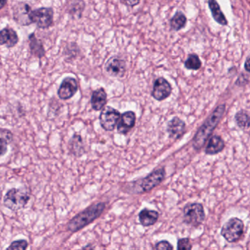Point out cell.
<instances>
[{
  "label": "cell",
  "instance_id": "cell-16",
  "mask_svg": "<svg viewBox=\"0 0 250 250\" xmlns=\"http://www.w3.org/2000/svg\"><path fill=\"white\" fill-rule=\"evenodd\" d=\"M19 36L17 32L11 28L5 27L1 30L0 43L7 48H13L18 43Z\"/></svg>",
  "mask_w": 250,
  "mask_h": 250
},
{
  "label": "cell",
  "instance_id": "cell-32",
  "mask_svg": "<svg viewBox=\"0 0 250 250\" xmlns=\"http://www.w3.org/2000/svg\"><path fill=\"white\" fill-rule=\"evenodd\" d=\"M7 2H8V0H1L0 1V4H1V8H5V5H6Z\"/></svg>",
  "mask_w": 250,
  "mask_h": 250
},
{
  "label": "cell",
  "instance_id": "cell-20",
  "mask_svg": "<svg viewBox=\"0 0 250 250\" xmlns=\"http://www.w3.org/2000/svg\"><path fill=\"white\" fill-rule=\"evenodd\" d=\"M29 46H30V52L32 55L36 58L42 59L46 55L44 46L42 41L37 39L35 33H32L29 36Z\"/></svg>",
  "mask_w": 250,
  "mask_h": 250
},
{
  "label": "cell",
  "instance_id": "cell-12",
  "mask_svg": "<svg viewBox=\"0 0 250 250\" xmlns=\"http://www.w3.org/2000/svg\"><path fill=\"white\" fill-rule=\"evenodd\" d=\"M79 89L78 82L74 77H68L61 83L58 90V95L61 100H68L77 93Z\"/></svg>",
  "mask_w": 250,
  "mask_h": 250
},
{
  "label": "cell",
  "instance_id": "cell-4",
  "mask_svg": "<svg viewBox=\"0 0 250 250\" xmlns=\"http://www.w3.org/2000/svg\"><path fill=\"white\" fill-rule=\"evenodd\" d=\"M30 200L28 190L24 188H13L7 191L3 202L5 207L13 211H18L25 208Z\"/></svg>",
  "mask_w": 250,
  "mask_h": 250
},
{
  "label": "cell",
  "instance_id": "cell-3",
  "mask_svg": "<svg viewBox=\"0 0 250 250\" xmlns=\"http://www.w3.org/2000/svg\"><path fill=\"white\" fill-rule=\"evenodd\" d=\"M166 172L165 168H158L152 171L147 176L141 179L137 180L136 181L130 183V192L140 194V193L148 192L153 188L162 184V181L165 179Z\"/></svg>",
  "mask_w": 250,
  "mask_h": 250
},
{
  "label": "cell",
  "instance_id": "cell-11",
  "mask_svg": "<svg viewBox=\"0 0 250 250\" xmlns=\"http://www.w3.org/2000/svg\"><path fill=\"white\" fill-rule=\"evenodd\" d=\"M105 71L111 77L122 78L126 71V62L120 57H112L105 64Z\"/></svg>",
  "mask_w": 250,
  "mask_h": 250
},
{
  "label": "cell",
  "instance_id": "cell-6",
  "mask_svg": "<svg viewBox=\"0 0 250 250\" xmlns=\"http://www.w3.org/2000/svg\"><path fill=\"white\" fill-rule=\"evenodd\" d=\"M184 220L193 227L201 225L206 218L204 208L201 203H188L184 207Z\"/></svg>",
  "mask_w": 250,
  "mask_h": 250
},
{
  "label": "cell",
  "instance_id": "cell-28",
  "mask_svg": "<svg viewBox=\"0 0 250 250\" xmlns=\"http://www.w3.org/2000/svg\"><path fill=\"white\" fill-rule=\"evenodd\" d=\"M178 250H190L192 249V246H191V243H190L189 238H181V239L178 240V247H177Z\"/></svg>",
  "mask_w": 250,
  "mask_h": 250
},
{
  "label": "cell",
  "instance_id": "cell-27",
  "mask_svg": "<svg viewBox=\"0 0 250 250\" xmlns=\"http://www.w3.org/2000/svg\"><path fill=\"white\" fill-rule=\"evenodd\" d=\"M28 247V242L26 240L20 239L14 241L11 243V245L8 247V250H24Z\"/></svg>",
  "mask_w": 250,
  "mask_h": 250
},
{
  "label": "cell",
  "instance_id": "cell-23",
  "mask_svg": "<svg viewBox=\"0 0 250 250\" xmlns=\"http://www.w3.org/2000/svg\"><path fill=\"white\" fill-rule=\"evenodd\" d=\"M187 21V17L181 11H178L171 19L170 21H169V24H170L172 30L179 31L185 27Z\"/></svg>",
  "mask_w": 250,
  "mask_h": 250
},
{
  "label": "cell",
  "instance_id": "cell-25",
  "mask_svg": "<svg viewBox=\"0 0 250 250\" xmlns=\"http://www.w3.org/2000/svg\"><path fill=\"white\" fill-rule=\"evenodd\" d=\"M237 125L241 129H247L250 127V116L245 111H240L235 117Z\"/></svg>",
  "mask_w": 250,
  "mask_h": 250
},
{
  "label": "cell",
  "instance_id": "cell-5",
  "mask_svg": "<svg viewBox=\"0 0 250 250\" xmlns=\"http://www.w3.org/2000/svg\"><path fill=\"white\" fill-rule=\"evenodd\" d=\"M244 230V222L238 218H232L222 227L221 235L228 242L235 243L242 237Z\"/></svg>",
  "mask_w": 250,
  "mask_h": 250
},
{
  "label": "cell",
  "instance_id": "cell-10",
  "mask_svg": "<svg viewBox=\"0 0 250 250\" xmlns=\"http://www.w3.org/2000/svg\"><path fill=\"white\" fill-rule=\"evenodd\" d=\"M172 90V86L169 82L163 77H159L153 83L151 96L156 101L162 102L170 96Z\"/></svg>",
  "mask_w": 250,
  "mask_h": 250
},
{
  "label": "cell",
  "instance_id": "cell-31",
  "mask_svg": "<svg viewBox=\"0 0 250 250\" xmlns=\"http://www.w3.org/2000/svg\"><path fill=\"white\" fill-rule=\"evenodd\" d=\"M244 69L248 73H250V55L246 60L244 62Z\"/></svg>",
  "mask_w": 250,
  "mask_h": 250
},
{
  "label": "cell",
  "instance_id": "cell-22",
  "mask_svg": "<svg viewBox=\"0 0 250 250\" xmlns=\"http://www.w3.org/2000/svg\"><path fill=\"white\" fill-rule=\"evenodd\" d=\"M208 4L209 9L211 12L212 17L213 20L222 26L228 25V21L226 17L224 15L223 12L221 10L216 0H208Z\"/></svg>",
  "mask_w": 250,
  "mask_h": 250
},
{
  "label": "cell",
  "instance_id": "cell-15",
  "mask_svg": "<svg viewBox=\"0 0 250 250\" xmlns=\"http://www.w3.org/2000/svg\"><path fill=\"white\" fill-rule=\"evenodd\" d=\"M106 102H107V94L103 87H101L93 92L90 103L93 110H102L106 106Z\"/></svg>",
  "mask_w": 250,
  "mask_h": 250
},
{
  "label": "cell",
  "instance_id": "cell-8",
  "mask_svg": "<svg viewBox=\"0 0 250 250\" xmlns=\"http://www.w3.org/2000/svg\"><path fill=\"white\" fill-rule=\"evenodd\" d=\"M121 117L119 111L112 106H106L102 109L99 116L101 125L105 131H113L118 125Z\"/></svg>",
  "mask_w": 250,
  "mask_h": 250
},
{
  "label": "cell",
  "instance_id": "cell-17",
  "mask_svg": "<svg viewBox=\"0 0 250 250\" xmlns=\"http://www.w3.org/2000/svg\"><path fill=\"white\" fill-rule=\"evenodd\" d=\"M68 146H69L70 153L77 157H81L86 153L84 141L80 134H74L69 140Z\"/></svg>",
  "mask_w": 250,
  "mask_h": 250
},
{
  "label": "cell",
  "instance_id": "cell-14",
  "mask_svg": "<svg viewBox=\"0 0 250 250\" xmlns=\"http://www.w3.org/2000/svg\"><path fill=\"white\" fill-rule=\"evenodd\" d=\"M167 131L171 139L178 140L185 134L186 124L178 117H174L168 122Z\"/></svg>",
  "mask_w": 250,
  "mask_h": 250
},
{
  "label": "cell",
  "instance_id": "cell-18",
  "mask_svg": "<svg viewBox=\"0 0 250 250\" xmlns=\"http://www.w3.org/2000/svg\"><path fill=\"white\" fill-rule=\"evenodd\" d=\"M159 218V212L148 208H144L139 213V221L144 227L155 225Z\"/></svg>",
  "mask_w": 250,
  "mask_h": 250
},
{
  "label": "cell",
  "instance_id": "cell-29",
  "mask_svg": "<svg viewBox=\"0 0 250 250\" xmlns=\"http://www.w3.org/2000/svg\"><path fill=\"white\" fill-rule=\"evenodd\" d=\"M155 250H173V247L167 241H161L156 243L154 247Z\"/></svg>",
  "mask_w": 250,
  "mask_h": 250
},
{
  "label": "cell",
  "instance_id": "cell-7",
  "mask_svg": "<svg viewBox=\"0 0 250 250\" xmlns=\"http://www.w3.org/2000/svg\"><path fill=\"white\" fill-rule=\"evenodd\" d=\"M54 10L52 8H40L32 11L30 20L40 29L49 28L53 25Z\"/></svg>",
  "mask_w": 250,
  "mask_h": 250
},
{
  "label": "cell",
  "instance_id": "cell-2",
  "mask_svg": "<svg viewBox=\"0 0 250 250\" xmlns=\"http://www.w3.org/2000/svg\"><path fill=\"white\" fill-rule=\"evenodd\" d=\"M106 203L103 202L92 204L83 211L76 215L67 225V229L71 232H76L94 222L104 213Z\"/></svg>",
  "mask_w": 250,
  "mask_h": 250
},
{
  "label": "cell",
  "instance_id": "cell-24",
  "mask_svg": "<svg viewBox=\"0 0 250 250\" xmlns=\"http://www.w3.org/2000/svg\"><path fill=\"white\" fill-rule=\"evenodd\" d=\"M13 133L6 128H1L0 139H1V156H3L8 150V146L13 140Z\"/></svg>",
  "mask_w": 250,
  "mask_h": 250
},
{
  "label": "cell",
  "instance_id": "cell-26",
  "mask_svg": "<svg viewBox=\"0 0 250 250\" xmlns=\"http://www.w3.org/2000/svg\"><path fill=\"white\" fill-rule=\"evenodd\" d=\"M184 65L187 69L197 71L201 68L202 62L198 55H195V54H191L188 55Z\"/></svg>",
  "mask_w": 250,
  "mask_h": 250
},
{
  "label": "cell",
  "instance_id": "cell-1",
  "mask_svg": "<svg viewBox=\"0 0 250 250\" xmlns=\"http://www.w3.org/2000/svg\"><path fill=\"white\" fill-rule=\"evenodd\" d=\"M225 112V104L219 105L210 116L205 121L204 124L197 130L192 140V146L196 150H200L204 146L208 139L211 135L217 126Z\"/></svg>",
  "mask_w": 250,
  "mask_h": 250
},
{
  "label": "cell",
  "instance_id": "cell-21",
  "mask_svg": "<svg viewBox=\"0 0 250 250\" xmlns=\"http://www.w3.org/2000/svg\"><path fill=\"white\" fill-rule=\"evenodd\" d=\"M225 144L222 137L219 136H213L209 140L208 143L206 147V153L210 156L220 153L225 148Z\"/></svg>",
  "mask_w": 250,
  "mask_h": 250
},
{
  "label": "cell",
  "instance_id": "cell-9",
  "mask_svg": "<svg viewBox=\"0 0 250 250\" xmlns=\"http://www.w3.org/2000/svg\"><path fill=\"white\" fill-rule=\"evenodd\" d=\"M31 7L25 2H19L13 8V17L17 24L21 26H28L33 24L30 20Z\"/></svg>",
  "mask_w": 250,
  "mask_h": 250
},
{
  "label": "cell",
  "instance_id": "cell-13",
  "mask_svg": "<svg viewBox=\"0 0 250 250\" xmlns=\"http://www.w3.org/2000/svg\"><path fill=\"white\" fill-rule=\"evenodd\" d=\"M136 124V115L132 111H127L121 115L119 122L117 125L118 133L126 135Z\"/></svg>",
  "mask_w": 250,
  "mask_h": 250
},
{
  "label": "cell",
  "instance_id": "cell-19",
  "mask_svg": "<svg viewBox=\"0 0 250 250\" xmlns=\"http://www.w3.org/2000/svg\"><path fill=\"white\" fill-rule=\"evenodd\" d=\"M85 6L84 0H68L66 4L67 12L74 18L80 20L85 9Z\"/></svg>",
  "mask_w": 250,
  "mask_h": 250
},
{
  "label": "cell",
  "instance_id": "cell-30",
  "mask_svg": "<svg viewBox=\"0 0 250 250\" xmlns=\"http://www.w3.org/2000/svg\"><path fill=\"white\" fill-rule=\"evenodd\" d=\"M141 0H122L123 3L128 7H135L140 4Z\"/></svg>",
  "mask_w": 250,
  "mask_h": 250
}]
</instances>
